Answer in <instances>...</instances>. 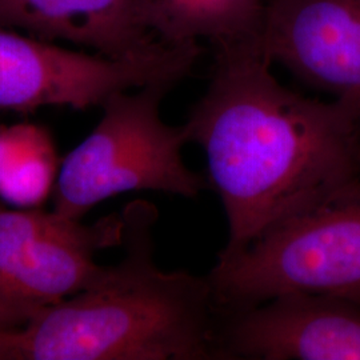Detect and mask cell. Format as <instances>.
Instances as JSON below:
<instances>
[{"instance_id":"12","label":"cell","mask_w":360,"mask_h":360,"mask_svg":"<svg viewBox=\"0 0 360 360\" xmlns=\"http://www.w3.org/2000/svg\"><path fill=\"white\" fill-rule=\"evenodd\" d=\"M20 328L0 326V360H19Z\"/></svg>"},{"instance_id":"6","label":"cell","mask_w":360,"mask_h":360,"mask_svg":"<svg viewBox=\"0 0 360 360\" xmlns=\"http://www.w3.org/2000/svg\"><path fill=\"white\" fill-rule=\"evenodd\" d=\"M123 231L122 214L82 224L56 211L0 205V326L23 328L86 288L102 269L95 255L122 247Z\"/></svg>"},{"instance_id":"11","label":"cell","mask_w":360,"mask_h":360,"mask_svg":"<svg viewBox=\"0 0 360 360\" xmlns=\"http://www.w3.org/2000/svg\"><path fill=\"white\" fill-rule=\"evenodd\" d=\"M58 155L47 129L34 123L0 126V199L37 208L51 193Z\"/></svg>"},{"instance_id":"10","label":"cell","mask_w":360,"mask_h":360,"mask_svg":"<svg viewBox=\"0 0 360 360\" xmlns=\"http://www.w3.org/2000/svg\"><path fill=\"white\" fill-rule=\"evenodd\" d=\"M267 0H136L143 30L163 44L214 49L260 38Z\"/></svg>"},{"instance_id":"3","label":"cell","mask_w":360,"mask_h":360,"mask_svg":"<svg viewBox=\"0 0 360 360\" xmlns=\"http://www.w3.org/2000/svg\"><path fill=\"white\" fill-rule=\"evenodd\" d=\"M172 82L120 91L101 107L103 114L90 135L62 162L53 190V211L68 218L86 215L108 198L131 191H156L195 198L207 187L184 165L190 143L184 124L169 126L160 104Z\"/></svg>"},{"instance_id":"1","label":"cell","mask_w":360,"mask_h":360,"mask_svg":"<svg viewBox=\"0 0 360 360\" xmlns=\"http://www.w3.org/2000/svg\"><path fill=\"white\" fill-rule=\"evenodd\" d=\"M260 38L215 49L210 84L184 123L205 151L229 223L218 257L322 205L360 178V119L271 72Z\"/></svg>"},{"instance_id":"9","label":"cell","mask_w":360,"mask_h":360,"mask_svg":"<svg viewBox=\"0 0 360 360\" xmlns=\"http://www.w3.org/2000/svg\"><path fill=\"white\" fill-rule=\"evenodd\" d=\"M0 27L112 59L163 44L143 30L136 0H0Z\"/></svg>"},{"instance_id":"2","label":"cell","mask_w":360,"mask_h":360,"mask_svg":"<svg viewBox=\"0 0 360 360\" xmlns=\"http://www.w3.org/2000/svg\"><path fill=\"white\" fill-rule=\"evenodd\" d=\"M122 217L123 259L20 328L19 360L217 359L208 276L156 266L154 205L132 202Z\"/></svg>"},{"instance_id":"4","label":"cell","mask_w":360,"mask_h":360,"mask_svg":"<svg viewBox=\"0 0 360 360\" xmlns=\"http://www.w3.org/2000/svg\"><path fill=\"white\" fill-rule=\"evenodd\" d=\"M208 281L219 312L288 292L336 296L360 306V178L243 251L218 257Z\"/></svg>"},{"instance_id":"7","label":"cell","mask_w":360,"mask_h":360,"mask_svg":"<svg viewBox=\"0 0 360 360\" xmlns=\"http://www.w3.org/2000/svg\"><path fill=\"white\" fill-rule=\"evenodd\" d=\"M360 360V306L288 292L219 312L217 360Z\"/></svg>"},{"instance_id":"5","label":"cell","mask_w":360,"mask_h":360,"mask_svg":"<svg viewBox=\"0 0 360 360\" xmlns=\"http://www.w3.org/2000/svg\"><path fill=\"white\" fill-rule=\"evenodd\" d=\"M200 53V44H160L139 56L112 59L0 27V112L101 107L120 91L156 82L179 83Z\"/></svg>"},{"instance_id":"8","label":"cell","mask_w":360,"mask_h":360,"mask_svg":"<svg viewBox=\"0 0 360 360\" xmlns=\"http://www.w3.org/2000/svg\"><path fill=\"white\" fill-rule=\"evenodd\" d=\"M260 43L360 119V0H267Z\"/></svg>"}]
</instances>
